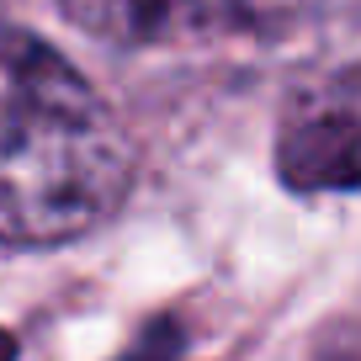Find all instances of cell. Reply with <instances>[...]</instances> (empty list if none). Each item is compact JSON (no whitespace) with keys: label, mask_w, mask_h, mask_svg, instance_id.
I'll return each instance as SVG.
<instances>
[{"label":"cell","mask_w":361,"mask_h":361,"mask_svg":"<svg viewBox=\"0 0 361 361\" xmlns=\"http://www.w3.org/2000/svg\"><path fill=\"white\" fill-rule=\"evenodd\" d=\"M133 186V138L64 54L0 32V245H69Z\"/></svg>","instance_id":"1"},{"label":"cell","mask_w":361,"mask_h":361,"mask_svg":"<svg viewBox=\"0 0 361 361\" xmlns=\"http://www.w3.org/2000/svg\"><path fill=\"white\" fill-rule=\"evenodd\" d=\"M276 176L293 192H356L361 186V85L319 90L293 106L276 133Z\"/></svg>","instance_id":"2"},{"label":"cell","mask_w":361,"mask_h":361,"mask_svg":"<svg viewBox=\"0 0 361 361\" xmlns=\"http://www.w3.org/2000/svg\"><path fill=\"white\" fill-rule=\"evenodd\" d=\"M117 361H180V329L170 319H154Z\"/></svg>","instance_id":"3"},{"label":"cell","mask_w":361,"mask_h":361,"mask_svg":"<svg viewBox=\"0 0 361 361\" xmlns=\"http://www.w3.org/2000/svg\"><path fill=\"white\" fill-rule=\"evenodd\" d=\"M0 361H16V340L6 335V329H0Z\"/></svg>","instance_id":"4"}]
</instances>
